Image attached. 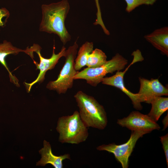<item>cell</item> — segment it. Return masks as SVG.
Masks as SVG:
<instances>
[{
  "label": "cell",
  "mask_w": 168,
  "mask_h": 168,
  "mask_svg": "<svg viewBox=\"0 0 168 168\" xmlns=\"http://www.w3.org/2000/svg\"><path fill=\"white\" fill-rule=\"evenodd\" d=\"M40 31L57 35L64 45L70 41L71 36L67 30L65 21L70 9L68 0L43 4Z\"/></svg>",
  "instance_id": "6da1fadb"
},
{
  "label": "cell",
  "mask_w": 168,
  "mask_h": 168,
  "mask_svg": "<svg viewBox=\"0 0 168 168\" xmlns=\"http://www.w3.org/2000/svg\"><path fill=\"white\" fill-rule=\"evenodd\" d=\"M79 109L80 118L88 127L104 129L108 123L107 114L104 107L93 96L82 91L74 96Z\"/></svg>",
  "instance_id": "7a4b0ae2"
},
{
  "label": "cell",
  "mask_w": 168,
  "mask_h": 168,
  "mask_svg": "<svg viewBox=\"0 0 168 168\" xmlns=\"http://www.w3.org/2000/svg\"><path fill=\"white\" fill-rule=\"evenodd\" d=\"M62 143L78 144L85 142L89 135L88 127L81 119L79 112L59 118L56 128Z\"/></svg>",
  "instance_id": "3957f363"
},
{
  "label": "cell",
  "mask_w": 168,
  "mask_h": 168,
  "mask_svg": "<svg viewBox=\"0 0 168 168\" xmlns=\"http://www.w3.org/2000/svg\"><path fill=\"white\" fill-rule=\"evenodd\" d=\"M78 46L77 41L66 50L65 63L58 78L50 81L46 86L47 89L56 91L58 94H65L71 88L73 83V77L78 72L74 68L75 59Z\"/></svg>",
  "instance_id": "277c9868"
},
{
  "label": "cell",
  "mask_w": 168,
  "mask_h": 168,
  "mask_svg": "<svg viewBox=\"0 0 168 168\" xmlns=\"http://www.w3.org/2000/svg\"><path fill=\"white\" fill-rule=\"evenodd\" d=\"M128 63V60L118 53L102 65L95 68L87 67L78 72L73 79H84L90 85L96 86L101 82L106 75L123 69Z\"/></svg>",
  "instance_id": "5b68a950"
},
{
  "label": "cell",
  "mask_w": 168,
  "mask_h": 168,
  "mask_svg": "<svg viewBox=\"0 0 168 168\" xmlns=\"http://www.w3.org/2000/svg\"><path fill=\"white\" fill-rule=\"evenodd\" d=\"M146 134L138 131H132L130 138L125 143L117 145L114 143L103 144L96 147L99 151H105L112 153L116 160L119 162L123 168L128 166L129 158L134 148L137 141Z\"/></svg>",
  "instance_id": "8992f818"
},
{
  "label": "cell",
  "mask_w": 168,
  "mask_h": 168,
  "mask_svg": "<svg viewBox=\"0 0 168 168\" xmlns=\"http://www.w3.org/2000/svg\"><path fill=\"white\" fill-rule=\"evenodd\" d=\"M117 124L131 131H138L149 133L155 130L161 128L159 125L148 115L138 111L131 112L127 117L118 119Z\"/></svg>",
  "instance_id": "52a82bcc"
},
{
  "label": "cell",
  "mask_w": 168,
  "mask_h": 168,
  "mask_svg": "<svg viewBox=\"0 0 168 168\" xmlns=\"http://www.w3.org/2000/svg\"><path fill=\"white\" fill-rule=\"evenodd\" d=\"M55 47L54 45L52 55L49 58L43 57L40 53L41 48L40 46L35 51L36 52L40 58V63L34 60V63L36 65V69L39 70V73L35 80L30 83L25 82L28 91H30L32 87L37 83H41L45 79V75L46 72L49 70L53 69L58 63L59 59L62 57H65L66 54V48L63 46L60 52L58 54L55 53Z\"/></svg>",
  "instance_id": "ba28073f"
},
{
  "label": "cell",
  "mask_w": 168,
  "mask_h": 168,
  "mask_svg": "<svg viewBox=\"0 0 168 168\" xmlns=\"http://www.w3.org/2000/svg\"><path fill=\"white\" fill-rule=\"evenodd\" d=\"M140 84L138 92L140 102L150 104L154 98L163 96H167L168 89L164 86L157 79L150 80L139 78Z\"/></svg>",
  "instance_id": "9c48e42d"
},
{
  "label": "cell",
  "mask_w": 168,
  "mask_h": 168,
  "mask_svg": "<svg viewBox=\"0 0 168 168\" xmlns=\"http://www.w3.org/2000/svg\"><path fill=\"white\" fill-rule=\"evenodd\" d=\"M132 64L131 63L123 72L120 71H117L115 74L112 76L104 77L101 82L103 84L119 89L130 99L135 108L138 110H141L142 109V106L139 100L138 94L133 93L129 91L125 87L124 81V77L126 72Z\"/></svg>",
  "instance_id": "30bf717a"
},
{
  "label": "cell",
  "mask_w": 168,
  "mask_h": 168,
  "mask_svg": "<svg viewBox=\"0 0 168 168\" xmlns=\"http://www.w3.org/2000/svg\"><path fill=\"white\" fill-rule=\"evenodd\" d=\"M39 152L41 157L36 163L38 166H44L47 164H50L55 168H62L63 161L66 159L71 160L70 155L68 154L59 156L54 154L50 144L45 140L43 142V147L39 150Z\"/></svg>",
  "instance_id": "8fae6325"
},
{
  "label": "cell",
  "mask_w": 168,
  "mask_h": 168,
  "mask_svg": "<svg viewBox=\"0 0 168 168\" xmlns=\"http://www.w3.org/2000/svg\"><path fill=\"white\" fill-rule=\"evenodd\" d=\"M34 49L33 46L26 50L18 48L14 46L10 42L4 40L0 43V63L5 67L9 73L10 81L16 85H18V81L10 72L5 60V58L8 55L17 54L20 52H24L30 55L33 59Z\"/></svg>",
  "instance_id": "7c38bea8"
},
{
  "label": "cell",
  "mask_w": 168,
  "mask_h": 168,
  "mask_svg": "<svg viewBox=\"0 0 168 168\" xmlns=\"http://www.w3.org/2000/svg\"><path fill=\"white\" fill-rule=\"evenodd\" d=\"M145 39L163 54L168 56V27L155 30L144 36Z\"/></svg>",
  "instance_id": "4fadbf2b"
},
{
  "label": "cell",
  "mask_w": 168,
  "mask_h": 168,
  "mask_svg": "<svg viewBox=\"0 0 168 168\" xmlns=\"http://www.w3.org/2000/svg\"><path fill=\"white\" fill-rule=\"evenodd\" d=\"M150 104L152 108L148 115L156 122L163 113L168 110V98L156 97L152 99Z\"/></svg>",
  "instance_id": "5bb4252c"
},
{
  "label": "cell",
  "mask_w": 168,
  "mask_h": 168,
  "mask_svg": "<svg viewBox=\"0 0 168 168\" xmlns=\"http://www.w3.org/2000/svg\"><path fill=\"white\" fill-rule=\"evenodd\" d=\"M93 50V43L86 41L79 48L75 59L74 68L78 71L86 66L88 57Z\"/></svg>",
  "instance_id": "9a60e30c"
},
{
  "label": "cell",
  "mask_w": 168,
  "mask_h": 168,
  "mask_svg": "<svg viewBox=\"0 0 168 168\" xmlns=\"http://www.w3.org/2000/svg\"><path fill=\"white\" fill-rule=\"evenodd\" d=\"M107 58L105 53L101 50L96 48L89 55L86 66L90 68L100 66L106 63Z\"/></svg>",
  "instance_id": "2e32d148"
},
{
  "label": "cell",
  "mask_w": 168,
  "mask_h": 168,
  "mask_svg": "<svg viewBox=\"0 0 168 168\" xmlns=\"http://www.w3.org/2000/svg\"><path fill=\"white\" fill-rule=\"evenodd\" d=\"M127 4L126 11L129 13L140 5H153L157 0H124Z\"/></svg>",
  "instance_id": "e0dca14e"
},
{
  "label": "cell",
  "mask_w": 168,
  "mask_h": 168,
  "mask_svg": "<svg viewBox=\"0 0 168 168\" xmlns=\"http://www.w3.org/2000/svg\"><path fill=\"white\" fill-rule=\"evenodd\" d=\"M97 9L96 19L93 24L95 25H99L102 28L104 33L106 35H109L110 32L105 27L102 20L101 13L99 0H95Z\"/></svg>",
  "instance_id": "ac0fdd59"
},
{
  "label": "cell",
  "mask_w": 168,
  "mask_h": 168,
  "mask_svg": "<svg viewBox=\"0 0 168 168\" xmlns=\"http://www.w3.org/2000/svg\"><path fill=\"white\" fill-rule=\"evenodd\" d=\"M160 141L162 145V147L165 152L166 164L168 167V134L160 137Z\"/></svg>",
  "instance_id": "d6986e66"
},
{
  "label": "cell",
  "mask_w": 168,
  "mask_h": 168,
  "mask_svg": "<svg viewBox=\"0 0 168 168\" xmlns=\"http://www.w3.org/2000/svg\"><path fill=\"white\" fill-rule=\"evenodd\" d=\"M9 16V12L7 8L4 7L0 8V27H3L4 26L5 23L2 21L3 19L6 18L7 19Z\"/></svg>",
  "instance_id": "ffe728a7"
},
{
  "label": "cell",
  "mask_w": 168,
  "mask_h": 168,
  "mask_svg": "<svg viewBox=\"0 0 168 168\" xmlns=\"http://www.w3.org/2000/svg\"><path fill=\"white\" fill-rule=\"evenodd\" d=\"M168 112L167 115L165 117L162 121V123L163 124V130H165L168 127Z\"/></svg>",
  "instance_id": "44dd1931"
}]
</instances>
